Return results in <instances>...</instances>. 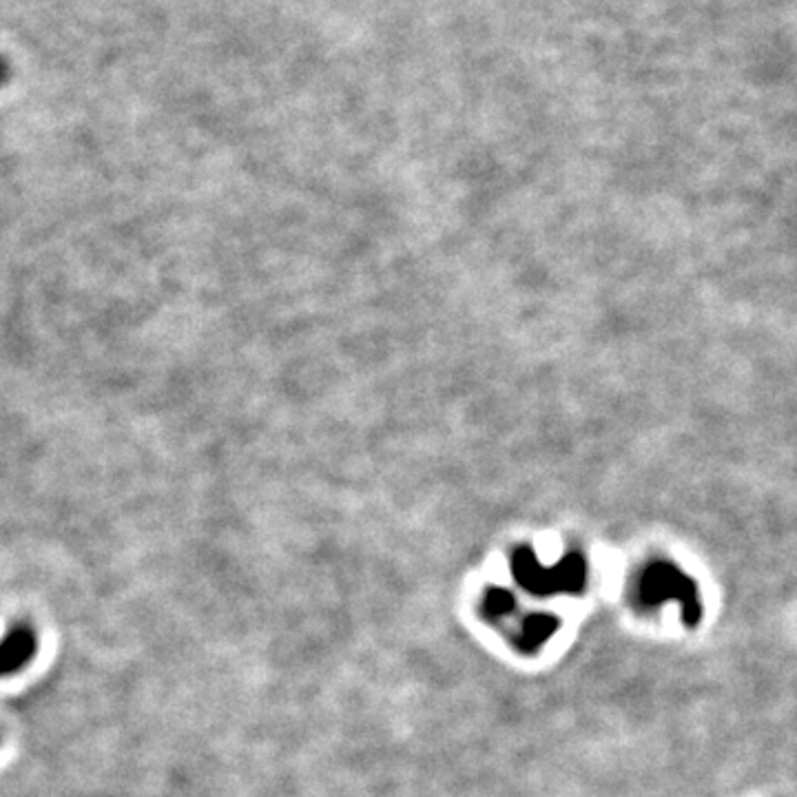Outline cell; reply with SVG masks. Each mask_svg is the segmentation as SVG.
Instances as JSON below:
<instances>
[{"mask_svg":"<svg viewBox=\"0 0 797 797\" xmlns=\"http://www.w3.org/2000/svg\"><path fill=\"white\" fill-rule=\"evenodd\" d=\"M38 651V638L29 625H16L0 640V676L23 671Z\"/></svg>","mask_w":797,"mask_h":797,"instance_id":"6da1fadb","label":"cell"},{"mask_svg":"<svg viewBox=\"0 0 797 797\" xmlns=\"http://www.w3.org/2000/svg\"><path fill=\"white\" fill-rule=\"evenodd\" d=\"M7 78H9V65L5 62V58L0 56V85H5Z\"/></svg>","mask_w":797,"mask_h":797,"instance_id":"7a4b0ae2","label":"cell"}]
</instances>
